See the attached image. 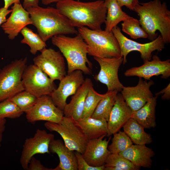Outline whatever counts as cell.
Masks as SVG:
<instances>
[{"mask_svg":"<svg viewBox=\"0 0 170 170\" xmlns=\"http://www.w3.org/2000/svg\"><path fill=\"white\" fill-rule=\"evenodd\" d=\"M56 8L75 27L85 26L94 30L101 29L107 13L104 1L102 0L88 2L62 0L57 3Z\"/></svg>","mask_w":170,"mask_h":170,"instance_id":"obj_1","label":"cell"},{"mask_svg":"<svg viewBox=\"0 0 170 170\" xmlns=\"http://www.w3.org/2000/svg\"><path fill=\"white\" fill-rule=\"evenodd\" d=\"M139 17L140 26L152 41L158 36L159 31L164 43L170 42V11L165 2L153 0L139 3L134 9Z\"/></svg>","mask_w":170,"mask_h":170,"instance_id":"obj_2","label":"cell"},{"mask_svg":"<svg viewBox=\"0 0 170 170\" xmlns=\"http://www.w3.org/2000/svg\"><path fill=\"white\" fill-rule=\"evenodd\" d=\"M26 10L29 14L32 25L45 42L54 36L78 33L70 20L57 8L38 6Z\"/></svg>","mask_w":170,"mask_h":170,"instance_id":"obj_3","label":"cell"},{"mask_svg":"<svg viewBox=\"0 0 170 170\" xmlns=\"http://www.w3.org/2000/svg\"><path fill=\"white\" fill-rule=\"evenodd\" d=\"M51 41L66 60L68 74L76 70H81L86 75L92 74L90 68L92 67V64L87 56L88 45L79 33L74 37L65 35L54 36Z\"/></svg>","mask_w":170,"mask_h":170,"instance_id":"obj_4","label":"cell"},{"mask_svg":"<svg viewBox=\"0 0 170 170\" xmlns=\"http://www.w3.org/2000/svg\"><path fill=\"white\" fill-rule=\"evenodd\" d=\"M77 30L88 45L89 55L101 58L122 57L118 42L112 31L92 30L85 26L77 28Z\"/></svg>","mask_w":170,"mask_h":170,"instance_id":"obj_5","label":"cell"},{"mask_svg":"<svg viewBox=\"0 0 170 170\" xmlns=\"http://www.w3.org/2000/svg\"><path fill=\"white\" fill-rule=\"evenodd\" d=\"M27 61L26 57L14 60L0 69V102L24 90L22 76Z\"/></svg>","mask_w":170,"mask_h":170,"instance_id":"obj_6","label":"cell"},{"mask_svg":"<svg viewBox=\"0 0 170 170\" xmlns=\"http://www.w3.org/2000/svg\"><path fill=\"white\" fill-rule=\"evenodd\" d=\"M44 126L60 134L70 150L83 154L88 140L72 118L64 116L60 123L47 122Z\"/></svg>","mask_w":170,"mask_h":170,"instance_id":"obj_7","label":"cell"},{"mask_svg":"<svg viewBox=\"0 0 170 170\" xmlns=\"http://www.w3.org/2000/svg\"><path fill=\"white\" fill-rule=\"evenodd\" d=\"M111 31L119 44L121 55L123 59V64L127 62L128 54L133 51L139 52L143 61L150 60L154 51H161L165 47V43L160 34L150 42L141 43L127 37L122 33L120 28L117 26L114 27Z\"/></svg>","mask_w":170,"mask_h":170,"instance_id":"obj_8","label":"cell"},{"mask_svg":"<svg viewBox=\"0 0 170 170\" xmlns=\"http://www.w3.org/2000/svg\"><path fill=\"white\" fill-rule=\"evenodd\" d=\"M22 81L24 90L37 98L50 95L57 88L54 81L34 64L26 65L23 72Z\"/></svg>","mask_w":170,"mask_h":170,"instance_id":"obj_9","label":"cell"},{"mask_svg":"<svg viewBox=\"0 0 170 170\" xmlns=\"http://www.w3.org/2000/svg\"><path fill=\"white\" fill-rule=\"evenodd\" d=\"M33 61L34 64L54 81H60L66 75L64 59L60 51L45 48L33 58Z\"/></svg>","mask_w":170,"mask_h":170,"instance_id":"obj_10","label":"cell"},{"mask_svg":"<svg viewBox=\"0 0 170 170\" xmlns=\"http://www.w3.org/2000/svg\"><path fill=\"white\" fill-rule=\"evenodd\" d=\"M25 113L27 121L31 123L40 121L60 123L64 116L63 111L55 105L49 95L38 98L33 107Z\"/></svg>","mask_w":170,"mask_h":170,"instance_id":"obj_11","label":"cell"},{"mask_svg":"<svg viewBox=\"0 0 170 170\" xmlns=\"http://www.w3.org/2000/svg\"><path fill=\"white\" fill-rule=\"evenodd\" d=\"M54 138L53 134L44 130L37 129L33 137L26 139L20 158L23 169L28 170L30 160L35 155L50 153L49 144Z\"/></svg>","mask_w":170,"mask_h":170,"instance_id":"obj_12","label":"cell"},{"mask_svg":"<svg viewBox=\"0 0 170 170\" xmlns=\"http://www.w3.org/2000/svg\"><path fill=\"white\" fill-rule=\"evenodd\" d=\"M94 58L100 67L98 74L94 76L95 80L105 84L108 91L121 92L124 86L119 80L118 72L120 67L123 63L122 57Z\"/></svg>","mask_w":170,"mask_h":170,"instance_id":"obj_13","label":"cell"},{"mask_svg":"<svg viewBox=\"0 0 170 170\" xmlns=\"http://www.w3.org/2000/svg\"><path fill=\"white\" fill-rule=\"evenodd\" d=\"M83 73L81 70H76L67 74L60 81L58 87L49 95L55 105L63 111L67 99L74 94L83 82Z\"/></svg>","mask_w":170,"mask_h":170,"instance_id":"obj_14","label":"cell"},{"mask_svg":"<svg viewBox=\"0 0 170 170\" xmlns=\"http://www.w3.org/2000/svg\"><path fill=\"white\" fill-rule=\"evenodd\" d=\"M152 60L144 61V64L127 70L124 75L127 77L137 76L150 80L154 76L161 75V78L167 79L170 76V60L162 61L156 55L153 56Z\"/></svg>","mask_w":170,"mask_h":170,"instance_id":"obj_15","label":"cell"},{"mask_svg":"<svg viewBox=\"0 0 170 170\" xmlns=\"http://www.w3.org/2000/svg\"><path fill=\"white\" fill-rule=\"evenodd\" d=\"M154 84L150 80L148 82L139 77L137 84L135 86H123L121 91V94L128 106L133 111L142 107L153 95L150 88Z\"/></svg>","mask_w":170,"mask_h":170,"instance_id":"obj_16","label":"cell"},{"mask_svg":"<svg viewBox=\"0 0 170 170\" xmlns=\"http://www.w3.org/2000/svg\"><path fill=\"white\" fill-rule=\"evenodd\" d=\"M106 135L96 139L88 140L87 143L82 156L91 166L99 167L104 166L105 161L111 153L108 149L111 137L107 140L103 139Z\"/></svg>","mask_w":170,"mask_h":170,"instance_id":"obj_17","label":"cell"},{"mask_svg":"<svg viewBox=\"0 0 170 170\" xmlns=\"http://www.w3.org/2000/svg\"><path fill=\"white\" fill-rule=\"evenodd\" d=\"M9 17L1 26L10 40H14L25 27L32 25L28 12L20 3H15L11 7Z\"/></svg>","mask_w":170,"mask_h":170,"instance_id":"obj_18","label":"cell"},{"mask_svg":"<svg viewBox=\"0 0 170 170\" xmlns=\"http://www.w3.org/2000/svg\"><path fill=\"white\" fill-rule=\"evenodd\" d=\"M132 112L121 94L118 93L107 121L108 132L107 135L110 136L120 131L131 118Z\"/></svg>","mask_w":170,"mask_h":170,"instance_id":"obj_19","label":"cell"},{"mask_svg":"<svg viewBox=\"0 0 170 170\" xmlns=\"http://www.w3.org/2000/svg\"><path fill=\"white\" fill-rule=\"evenodd\" d=\"M93 85L91 79L86 78L76 93L72 95L70 102L63 110L64 116L77 121L82 119L85 99L90 87Z\"/></svg>","mask_w":170,"mask_h":170,"instance_id":"obj_20","label":"cell"},{"mask_svg":"<svg viewBox=\"0 0 170 170\" xmlns=\"http://www.w3.org/2000/svg\"><path fill=\"white\" fill-rule=\"evenodd\" d=\"M119 154L136 166L148 168L151 166L155 153L145 144H132Z\"/></svg>","mask_w":170,"mask_h":170,"instance_id":"obj_21","label":"cell"},{"mask_svg":"<svg viewBox=\"0 0 170 170\" xmlns=\"http://www.w3.org/2000/svg\"><path fill=\"white\" fill-rule=\"evenodd\" d=\"M49 149L50 152L56 154L60 160L59 165L53 170H78L74 151L70 150L62 140L53 139L49 144Z\"/></svg>","mask_w":170,"mask_h":170,"instance_id":"obj_22","label":"cell"},{"mask_svg":"<svg viewBox=\"0 0 170 170\" xmlns=\"http://www.w3.org/2000/svg\"><path fill=\"white\" fill-rule=\"evenodd\" d=\"M75 121L88 140L107 134V121L105 119L91 117Z\"/></svg>","mask_w":170,"mask_h":170,"instance_id":"obj_23","label":"cell"},{"mask_svg":"<svg viewBox=\"0 0 170 170\" xmlns=\"http://www.w3.org/2000/svg\"><path fill=\"white\" fill-rule=\"evenodd\" d=\"M157 97L153 96L141 108L132 112L131 118L144 128H154L156 126L155 112Z\"/></svg>","mask_w":170,"mask_h":170,"instance_id":"obj_24","label":"cell"},{"mask_svg":"<svg viewBox=\"0 0 170 170\" xmlns=\"http://www.w3.org/2000/svg\"><path fill=\"white\" fill-rule=\"evenodd\" d=\"M122 128L123 131L135 144L145 145L152 142L150 134L146 133L144 128L132 118H130Z\"/></svg>","mask_w":170,"mask_h":170,"instance_id":"obj_25","label":"cell"},{"mask_svg":"<svg viewBox=\"0 0 170 170\" xmlns=\"http://www.w3.org/2000/svg\"><path fill=\"white\" fill-rule=\"evenodd\" d=\"M104 4L107 8L104 23L105 25V30L106 31H111L112 29L120 22L130 16L122 10L116 0H105Z\"/></svg>","mask_w":170,"mask_h":170,"instance_id":"obj_26","label":"cell"},{"mask_svg":"<svg viewBox=\"0 0 170 170\" xmlns=\"http://www.w3.org/2000/svg\"><path fill=\"white\" fill-rule=\"evenodd\" d=\"M118 93L116 91H108L105 96L98 103L91 117L104 119L107 121Z\"/></svg>","mask_w":170,"mask_h":170,"instance_id":"obj_27","label":"cell"},{"mask_svg":"<svg viewBox=\"0 0 170 170\" xmlns=\"http://www.w3.org/2000/svg\"><path fill=\"white\" fill-rule=\"evenodd\" d=\"M20 33L23 37L20 41L21 43L28 45L30 48V51L32 54L35 55L38 51L41 52L46 48V42L38 34L34 33L30 28L26 26Z\"/></svg>","mask_w":170,"mask_h":170,"instance_id":"obj_28","label":"cell"},{"mask_svg":"<svg viewBox=\"0 0 170 170\" xmlns=\"http://www.w3.org/2000/svg\"><path fill=\"white\" fill-rule=\"evenodd\" d=\"M104 166V170H138L140 168L119 154L113 153L109 155Z\"/></svg>","mask_w":170,"mask_h":170,"instance_id":"obj_29","label":"cell"},{"mask_svg":"<svg viewBox=\"0 0 170 170\" xmlns=\"http://www.w3.org/2000/svg\"><path fill=\"white\" fill-rule=\"evenodd\" d=\"M123 21L121 24L122 31L131 38L136 39L148 38V35L140 26L139 20L130 16Z\"/></svg>","mask_w":170,"mask_h":170,"instance_id":"obj_30","label":"cell"},{"mask_svg":"<svg viewBox=\"0 0 170 170\" xmlns=\"http://www.w3.org/2000/svg\"><path fill=\"white\" fill-rule=\"evenodd\" d=\"M112 142L108 149L111 153L120 154L133 144V143L124 131H119L113 134Z\"/></svg>","mask_w":170,"mask_h":170,"instance_id":"obj_31","label":"cell"},{"mask_svg":"<svg viewBox=\"0 0 170 170\" xmlns=\"http://www.w3.org/2000/svg\"><path fill=\"white\" fill-rule=\"evenodd\" d=\"M105 95V94H101L97 92L93 85L90 87L86 98L82 119L91 116L98 103Z\"/></svg>","mask_w":170,"mask_h":170,"instance_id":"obj_32","label":"cell"},{"mask_svg":"<svg viewBox=\"0 0 170 170\" xmlns=\"http://www.w3.org/2000/svg\"><path fill=\"white\" fill-rule=\"evenodd\" d=\"M37 98L24 90L17 93L8 99L14 103L22 111L25 112L33 107Z\"/></svg>","mask_w":170,"mask_h":170,"instance_id":"obj_33","label":"cell"},{"mask_svg":"<svg viewBox=\"0 0 170 170\" xmlns=\"http://www.w3.org/2000/svg\"><path fill=\"white\" fill-rule=\"evenodd\" d=\"M23 113L14 103L8 99L0 102V119L17 118Z\"/></svg>","mask_w":170,"mask_h":170,"instance_id":"obj_34","label":"cell"},{"mask_svg":"<svg viewBox=\"0 0 170 170\" xmlns=\"http://www.w3.org/2000/svg\"><path fill=\"white\" fill-rule=\"evenodd\" d=\"M74 152L76 158L78 170H104V165L99 167L91 166L83 158L82 154L76 151Z\"/></svg>","mask_w":170,"mask_h":170,"instance_id":"obj_35","label":"cell"},{"mask_svg":"<svg viewBox=\"0 0 170 170\" xmlns=\"http://www.w3.org/2000/svg\"><path fill=\"white\" fill-rule=\"evenodd\" d=\"M28 170H53V169L45 167L42 165L40 161L33 156L30 160Z\"/></svg>","mask_w":170,"mask_h":170,"instance_id":"obj_36","label":"cell"},{"mask_svg":"<svg viewBox=\"0 0 170 170\" xmlns=\"http://www.w3.org/2000/svg\"><path fill=\"white\" fill-rule=\"evenodd\" d=\"M119 6L121 8L125 6L130 10L134 11L135 7L139 3L138 0H116Z\"/></svg>","mask_w":170,"mask_h":170,"instance_id":"obj_37","label":"cell"},{"mask_svg":"<svg viewBox=\"0 0 170 170\" xmlns=\"http://www.w3.org/2000/svg\"><path fill=\"white\" fill-rule=\"evenodd\" d=\"M162 94V99L163 100H169L170 99V83L167 86L159 92L155 94L156 96H158Z\"/></svg>","mask_w":170,"mask_h":170,"instance_id":"obj_38","label":"cell"},{"mask_svg":"<svg viewBox=\"0 0 170 170\" xmlns=\"http://www.w3.org/2000/svg\"><path fill=\"white\" fill-rule=\"evenodd\" d=\"M12 11V9H8L4 7L0 8V26L7 20L6 16Z\"/></svg>","mask_w":170,"mask_h":170,"instance_id":"obj_39","label":"cell"},{"mask_svg":"<svg viewBox=\"0 0 170 170\" xmlns=\"http://www.w3.org/2000/svg\"><path fill=\"white\" fill-rule=\"evenodd\" d=\"M40 0H23L22 6L24 8L27 9L31 7H37Z\"/></svg>","mask_w":170,"mask_h":170,"instance_id":"obj_40","label":"cell"},{"mask_svg":"<svg viewBox=\"0 0 170 170\" xmlns=\"http://www.w3.org/2000/svg\"><path fill=\"white\" fill-rule=\"evenodd\" d=\"M6 122V119H0V147L1 146L3 134L5 129Z\"/></svg>","mask_w":170,"mask_h":170,"instance_id":"obj_41","label":"cell"},{"mask_svg":"<svg viewBox=\"0 0 170 170\" xmlns=\"http://www.w3.org/2000/svg\"><path fill=\"white\" fill-rule=\"evenodd\" d=\"M3 7L7 9H8L10 6L15 3H20V0H3Z\"/></svg>","mask_w":170,"mask_h":170,"instance_id":"obj_42","label":"cell"},{"mask_svg":"<svg viewBox=\"0 0 170 170\" xmlns=\"http://www.w3.org/2000/svg\"><path fill=\"white\" fill-rule=\"evenodd\" d=\"M42 4L48 5L54 3H57L62 0H41Z\"/></svg>","mask_w":170,"mask_h":170,"instance_id":"obj_43","label":"cell"}]
</instances>
